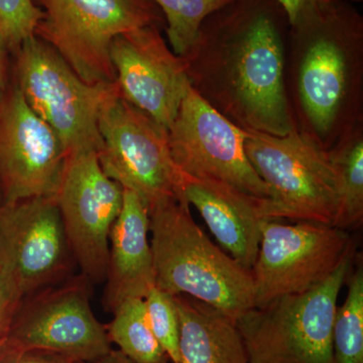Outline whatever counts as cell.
Returning <instances> with one entry per match:
<instances>
[{
  "mask_svg": "<svg viewBox=\"0 0 363 363\" xmlns=\"http://www.w3.org/2000/svg\"><path fill=\"white\" fill-rule=\"evenodd\" d=\"M16 86L26 104L58 135L66 156L101 147L98 117L116 82L89 84L59 52L33 35L16 50Z\"/></svg>",
  "mask_w": 363,
  "mask_h": 363,
  "instance_id": "52a82bcc",
  "label": "cell"
},
{
  "mask_svg": "<svg viewBox=\"0 0 363 363\" xmlns=\"http://www.w3.org/2000/svg\"><path fill=\"white\" fill-rule=\"evenodd\" d=\"M76 363H138L131 360L130 357L124 355L121 351L118 350H111L104 357L96 358V359L91 360V362H80Z\"/></svg>",
  "mask_w": 363,
  "mask_h": 363,
  "instance_id": "83f0119b",
  "label": "cell"
},
{
  "mask_svg": "<svg viewBox=\"0 0 363 363\" xmlns=\"http://www.w3.org/2000/svg\"><path fill=\"white\" fill-rule=\"evenodd\" d=\"M0 363H76L70 358L39 350H26L9 340L0 345Z\"/></svg>",
  "mask_w": 363,
  "mask_h": 363,
  "instance_id": "d4e9b609",
  "label": "cell"
},
{
  "mask_svg": "<svg viewBox=\"0 0 363 363\" xmlns=\"http://www.w3.org/2000/svg\"><path fill=\"white\" fill-rule=\"evenodd\" d=\"M89 279L69 277L21 301L7 340L26 350L52 351L75 362H91L112 350L106 328L90 304Z\"/></svg>",
  "mask_w": 363,
  "mask_h": 363,
  "instance_id": "7c38bea8",
  "label": "cell"
},
{
  "mask_svg": "<svg viewBox=\"0 0 363 363\" xmlns=\"http://www.w3.org/2000/svg\"><path fill=\"white\" fill-rule=\"evenodd\" d=\"M6 48L0 37V102L6 91Z\"/></svg>",
  "mask_w": 363,
  "mask_h": 363,
  "instance_id": "f1b7e54d",
  "label": "cell"
},
{
  "mask_svg": "<svg viewBox=\"0 0 363 363\" xmlns=\"http://www.w3.org/2000/svg\"><path fill=\"white\" fill-rule=\"evenodd\" d=\"M285 85L294 125L329 150L363 123V16L336 0L290 23Z\"/></svg>",
  "mask_w": 363,
  "mask_h": 363,
  "instance_id": "7a4b0ae2",
  "label": "cell"
},
{
  "mask_svg": "<svg viewBox=\"0 0 363 363\" xmlns=\"http://www.w3.org/2000/svg\"><path fill=\"white\" fill-rule=\"evenodd\" d=\"M2 201L1 191H0V203Z\"/></svg>",
  "mask_w": 363,
  "mask_h": 363,
  "instance_id": "4dcf8cb0",
  "label": "cell"
},
{
  "mask_svg": "<svg viewBox=\"0 0 363 363\" xmlns=\"http://www.w3.org/2000/svg\"><path fill=\"white\" fill-rule=\"evenodd\" d=\"M75 266L56 196L0 203V272L21 297L65 281Z\"/></svg>",
  "mask_w": 363,
  "mask_h": 363,
  "instance_id": "30bf717a",
  "label": "cell"
},
{
  "mask_svg": "<svg viewBox=\"0 0 363 363\" xmlns=\"http://www.w3.org/2000/svg\"><path fill=\"white\" fill-rule=\"evenodd\" d=\"M109 56L119 95L168 130L190 82L185 60L169 49L161 28L145 26L117 35Z\"/></svg>",
  "mask_w": 363,
  "mask_h": 363,
  "instance_id": "9a60e30c",
  "label": "cell"
},
{
  "mask_svg": "<svg viewBox=\"0 0 363 363\" xmlns=\"http://www.w3.org/2000/svg\"><path fill=\"white\" fill-rule=\"evenodd\" d=\"M150 328L173 363L179 362V317L173 296L152 286L145 298Z\"/></svg>",
  "mask_w": 363,
  "mask_h": 363,
  "instance_id": "603a6c76",
  "label": "cell"
},
{
  "mask_svg": "<svg viewBox=\"0 0 363 363\" xmlns=\"http://www.w3.org/2000/svg\"><path fill=\"white\" fill-rule=\"evenodd\" d=\"M343 1L348 2V4H353V2H362V0H343Z\"/></svg>",
  "mask_w": 363,
  "mask_h": 363,
  "instance_id": "f546056e",
  "label": "cell"
},
{
  "mask_svg": "<svg viewBox=\"0 0 363 363\" xmlns=\"http://www.w3.org/2000/svg\"><path fill=\"white\" fill-rule=\"evenodd\" d=\"M290 20L278 0H233L207 16L183 57L192 89L243 130L294 128L285 85Z\"/></svg>",
  "mask_w": 363,
  "mask_h": 363,
  "instance_id": "6da1fadb",
  "label": "cell"
},
{
  "mask_svg": "<svg viewBox=\"0 0 363 363\" xmlns=\"http://www.w3.org/2000/svg\"><path fill=\"white\" fill-rule=\"evenodd\" d=\"M42 18V11L33 0H0V37L6 50L16 52L35 35Z\"/></svg>",
  "mask_w": 363,
  "mask_h": 363,
  "instance_id": "cb8c5ba5",
  "label": "cell"
},
{
  "mask_svg": "<svg viewBox=\"0 0 363 363\" xmlns=\"http://www.w3.org/2000/svg\"><path fill=\"white\" fill-rule=\"evenodd\" d=\"M355 253L323 283L252 308L236 322L248 363H333L332 330Z\"/></svg>",
  "mask_w": 363,
  "mask_h": 363,
  "instance_id": "277c9868",
  "label": "cell"
},
{
  "mask_svg": "<svg viewBox=\"0 0 363 363\" xmlns=\"http://www.w3.org/2000/svg\"><path fill=\"white\" fill-rule=\"evenodd\" d=\"M355 250L350 231L337 226L305 221L289 225L267 220L252 269L255 307L311 290Z\"/></svg>",
  "mask_w": 363,
  "mask_h": 363,
  "instance_id": "9c48e42d",
  "label": "cell"
},
{
  "mask_svg": "<svg viewBox=\"0 0 363 363\" xmlns=\"http://www.w3.org/2000/svg\"><path fill=\"white\" fill-rule=\"evenodd\" d=\"M123 189V206L109 235L108 267L102 298L104 309L109 313L128 298H145L156 286L149 240V210L140 196Z\"/></svg>",
  "mask_w": 363,
  "mask_h": 363,
  "instance_id": "e0dca14e",
  "label": "cell"
},
{
  "mask_svg": "<svg viewBox=\"0 0 363 363\" xmlns=\"http://www.w3.org/2000/svg\"><path fill=\"white\" fill-rule=\"evenodd\" d=\"M245 131L189 88L168 130L172 160L186 175L224 182L255 197L271 199L266 183L248 162Z\"/></svg>",
  "mask_w": 363,
  "mask_h": 363,
  "instance_id": "4fadbf2b",
  "label": "cell"
},
{
  "mask_svg": "<svg viewBox=\"0 0 363 363\" xmlns=\"http://www.w3.org/2000/svg\"><path fill=\"white\" fill-rule=\"evenodd\" d=\"M245 131L248 162L272 193V218L336 226L342 197L328 152L295 126L281 136Z\"/></svg>",
  "mask_w": 363,
  "mask_h": 363,
  "instance_id": "5b68a950",
  "label": "cell"
},
{
  "mask_svg": "<svg viewBox=\"0 0 363 363\" xmlns=\"http://www.w3.org/2000/svg\"><path fill=\"white\" fill-rule=\"evenodd\" d=\"M123 196V187L102 169L96 150L67 155L56 200L74 259L92 285L106 279L109 235Z\"/></svg>",
  "mask_w": 363,
  "mask_h": 363,
  "instance_id": "8fae6325",
  "label": "cell"
},
{
  "mask_svg": "<svg viewBox=\"0 0 363 363\" xmlns=\"http://www.w3.org/2000/svg\"><path fill=\"white\" fill-rule=\"evenodd\" d=\"M181 198L193 205L230 257L252 271L262 227L272 218L271 199L255 197L224 182L181 172Z\"/></svg>",
  "mask_w": 363,
  "mask_h": 363,
  "instance_id": "2e32d148",
  "label": "cell"
},
{
  "mask_svg": "<svg viewBox=\"0 0 363 363\" xmlns=\"http://www.w3.org/2000/svg\"><path fill=\"white\" fill-rule=\"evenodd\" d=\"M97 155L106 175L140 196L147 210L181 198V171L172 160L168 130L119 95L104 102Z\"/></svg>",
  "mask_w": 363,
  "mask_h": 363,
  "instance_id": "ba28073f",
  "label": "cell"
},
{
  "mask_svg": "<svg viewBox=\"0 0 363 363\" xmlns=\"http://www.w3.org/2000/svg\"><path fill=\"white\" fill-rule=\"evenodd\" d=\"M112 314L113 319L105 328L119 351L138 363H169L168 355L150 328L143 298H128Z\"/></svg>",
  "mask_w": 363,
  "mask_h": 363,
  "instance_id": "ffe728a7",
  "label": "cell"
},
{
  "mask_svg": "<svg viewBox=\"0 0 363 363\" xmlns=\"http://www.w3.org/2000/svg\"><path fill=\"white\" fill-rule=\"evenodd\" d=\"M66 152L61 140L26 104L16 84L0 102L2 201L56 196Z\"/></svg>",
  "mask_w": 363,
  "mask_h": 363,
  "instance_id": "5bb4252c",
  "label": "cell"
},
{
  "mask_svg": "<svg viewBox=\"0 0 363 363\" xmlns=\"http://www.w3.org/2000/svg\"><path fill=\"white\" fill-rule=\"evenodd\" d=\"M347 295L337 307L333 330V363H363V266L353 267L347 281Z\"/></svg>",
  "mask_w": 363,
  "mask_h": 363,
  "instance_id": "44dd1931",
  "label": "cell"
},
{
  "mask_svg": "<svg viewBox=\"0 0 363 363\" xmlns=\"http://www.w3.org/2000/svg\"><path fill=\"white\" fill-rule=\"evenodd\" d=\"M43 18L35 35L59 52L89 84L116 82L109 50L117 35L157 26L166 30L152 0H33Z\"/></svg>",
  "mask_w": 363,
  "mask_h": 363,
  "instance_id": "8992f818",
  "label": "cell"
},
{
  "mask_svg": "<svg viewBox=\"0 0 363 363\" xmlns=\"http://www.w3.org/2000/svg\"><path fill=\"white\" fill-rule=\"evenodd\" d=\"M23 298L13 284L0 272V345L9 338Z\"/></svg>",
  "mask_w": 363,
  "mask_h": 363,
  "instance_id": "484cf974",
  "label": "cell"
},
{
  "mask_svg": "<svg viewBox=\"0 0 363 363\" xmlns=\"http://www.w3.org/2000/svg\"><path fill=\"white\" fill-rule=\"evenodd\" d=\"M149 215L157 288L211 306L235 324L255 307L252 271L209 240L187 202L162 203Z\"/></svg>",
  "mask_w": 363,
  "mask_h": 363,
  "instance_id": "3957f363",
  "label": "cell"
},
{
  "mask_svg": "<svg viewBox=\"0 0 363 363\" xmlns=\"http://www.w3.org/2000/svg\"><path fill=\"white\" fill-rule=\"evenodd\" d=\"M166 21L171 49L178 56L187 54L203 21L233 0H152Z\"/></svg>",
  "mask_w": 363,
  "mask_h": 363,
  "instance_id": "7402d4cb",
  "label": "cell"
},
{
  "mask_svg": "<svg viewBox=\"0 0 363 363\" xmlns=\"http://www.w3.org/2000/svg\"><path fill=\"white\" fill-rule=\"evenodd\" d=\"M179 317L178 363H248L236 324L211 306L173 296Z\"/></svg>",
  "mask_w": 363,
  "mask_h": 363,
  "instance_id": "ac0fdd59",
  "label": "cell"
},
{
  "mask_svg": "<svg viewBox=\"0 0 363 363\" xmlns=\"http://www.w3.org/2000/svg\"><path fill=\"white\" fill-rule=\"evenodd\" d=\"M278 1L288 13L291 23L306 6L314 4H329V2L336 1V0H278Z\"/></svg>",
  "mask_w": 363,
  "mask_h": 363,
  "instance_id": "4316f807",
  "label": "cell"
},
{
  "mask_svg": "<svg viewBox=\"0 0 363 363\" xmlns=\"http://www.w3.org/2000/svg\"><path fill=\"white\" fill-rule=\"evenodd\" d=\"M327 152L337 173L342 197L336 226L345 230L359 228L363 221V123Z\"/></svg>",
  "mask_w": 363,
  "mask_h": 363,
  "instance_id": "d6986e66",
  "label": "cell"
}]
</instances>
